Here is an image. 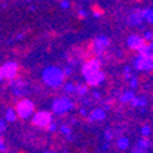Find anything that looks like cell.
<instances>
[{
	"label": "cell",
	"instance_id": "74e56055",
	"mask_svg": "<svg viewBox=\"0 0 153 153\" xmlns=\"http://www.w3.org/2000/svg\"><path fill=\"white\" fill-rule=\"evenodd\" d=\"M66 139H68V141H72V139H73V135H71V137H66Z\"/></svg>",
	"mask_w": 153,
	"mask_h": 153
},
{
	"label": "cell",
	"instance_id": "f546056e",
	"mask_svg": "<svg viewBox=\"0 0 153 153\" xmlns=\"http://www.w3.org/2000/svg\"><path fill=\"white\" fill-rule=\"evenodd\" d=\"M55 130H57V124H55V123H51V124L47 127V131H50V132H54Z\"/></svg>",
	"mask_w": 153,
	"mask_h": 153
},
{
	"label": "cell",
	"instance_id": "4316f807",
	"mask_svg": "<svg viewBox=\"0 0 153 153\" xmlns=\"http://www.w3.org/2000/svg\"><path fill=\"white\" fill-rule=\"evenodd\" d=\"M6 119H1V120H0V131H1V134H3L4 131H6Z\"/></svg>",
	"mask_w": 153,
	"mask_h": 153
},
{
	"label": "cell",
	"instance_id": "e0dca14e",
	"mask_svg": "<svg viewBox=\"0 0 153 153\" xmlns=\"http://www.w3.org/2000/svg\"><path fill=\"white\" fill-rule=\"evenodd\" d=\"M116 146H117V149H120V150H126V149H128V146H130V141H128L126 137H120V138L116 141Z\"/></svg>",
	"mask_w": 153,
	"mask_h": 153
},
{
	"label": "cell",
	"instance_id": "5bb4252c",
	"mask_svg": "<svg viewBox=\"0 0 153 153\" xmlns=\"http://www.w3.org/2000/svg\"><path fill=\"white\" fill-rule=\"evenodd\" d=\"M145 59H146V57H143V55H137L135 59H134V68L137 71H143V68H145Z\"/></svg>",
	"mask_w": 153,
	"mask_h": 153
},
{
	"label": "cell",
	"instance_id": "277c9868",
	"mask_svg": "<svg viewBox=\"0 0 153 153\" xmlns=\"http://www.w3.org/2000/svg\"><path fill=\"white\" fill-rule=\"evenodd\" d=\"M18 69H19V65L14 61H7L1 65L0 68V77L1 80L7 79L8 82L13 80V79H17V75H18Z\"/></svg>",
	"mask_w": 153,
	"mask_h": 153
},
{
	"label": "cell",
	"instance_id": "f1b7e54d",
	"mask_svg": "<svg viewBox=\"0 0 153 153\" xmlns=\"http://www.w3.org/2000/svg\"><path fill=\"white\" fill-rule=\"evenodd\" d=\"M13 94L17 97H21L22 94H24V90L22 88H13Z\"/></svg>",
	"mask_w": 153,
	"mask_h": 153
},
{
	"label": "cell",
	"instance_id": "5b68a950",
	"mask_svg": "<svg viewBox=\"0 0 153 153\" xmlns=\"http://www.w3.org/2000/svg\"><path fill=\"white\" fill-rule=\"evenodd\" d=\"M100 71H101V59H98V58L87 61L82 66V73L84 76V79H88L90 76H93L94 73H97Z\"/></svg>",
	"mask_w": 153,
	"mask_h": 153
},
{
	"label": "cell",
	"instance_id": "8992f818",
	"mask_svg": "<svg viewBox=\"0 0 153 153\" xmlns=\"http://www.w3.org/2000/svg\"><path fill=\"white\" fill-rule=\"evenodd\" d=\"M51 120H53V116H51L50 112L47 111H42V112H37L35 113V116L32 117V123L37 127H43V128H47L48 126L51 124Z\"/></svg>",
	"mask_w": 153,
	"mask_h": 153
},
{
	"label": "cell",
	"instance_id": "4fadbf2b",
	"mask_svg": "<svg viewBox=\"0 0 153 153\" xmlns=\"http://www.w3.org/2000/svg\"><path fill=\"white\" fill-rule=\"evenodd\" d=\"M135 98V94L132 93V91H124V93L121 94L120 97H119V100H120V102L121 103H127V102H131L132 100Z\"/></svg>",
	"mask_w": 153,
	"mask_h": 153
},
{
	"label": "cell",
	"instance_id": "8d00e7d4",
	"mask_svg": "<svg viewBox=\"0 0 153 153\" xmlns=\"http://www.w3.org/2000/svg\"><path fill=\"white\" fill-rule=\"evenodd\" d=\"M132 153H145V152H142V150H139V149H135Z\"/></svg>",
	"mask_w": 153,
	"mask_h": 153
},
{
	"label": "cell",
	"instance_id": "7402d4cb",
	"mask_svg": "<svg viewBox=\"0 0 153 153\" xmlns=\"http://www.w3.org/2000/svg\"><path fill=\"white\" fill-rule=\"evenodd\" d=\"M150 132H152V128L149 126H142L141 127V135H142V138H148L150 135Z\"/></svg>",
	"mask_w": 153,
	"mask_h": 153
},
{
	"label": "cell",
	"instance_id": "f35d334b",
	"mask_svg": "<svg viewBox=\"0 0 153 153\" xmlns=\"http://www.w3.org/2000/svg\"><path fill=\"white\" fill-rule=\"evenodd\" d=\"M44 153H53V152H50V150H47V152H44Z\"/></svg>",
	"mask_w": 153,
	"mask_h": 153
},
{
	"label": "cell",
	"instance_id": "cb8c5ba5",
	"mask_svg": "<svg viewBox=\"0 0 153 153\" xmlns=\"http://www.w3.org/2000/svg\"><path fill=\"white\" fill-rule=\"evenodd\" d=\"M145 40H148V42H150L152 43V40H153V33L150 32V30H143V36H142Z\"/></svg>",
	"mask_w": 153,
	"mask_h": 153
},
{
	"label": "cell",
	"instance_id": "4dcf8cb0",
	"mask_svg": "<svg viewBox=\"0 0 153 153\" xmlns=\"http://www.w3.org/2000/svg\"><path fill=\"white\" fill-rule=\"evenodd\" d=\"M64 73H65V76H71L72 75V66H66V68L64 69Z\"/></svg>",
	"mask_w": 153,
	"mask_h": 153
},
{
	"label": "cell",
	"instance_id": "2e32d148",
	"mask_svg": "<svg viewBox=\"0 0 153 153\" xmlns=\"http://www.w3.org/2000/svg\"><path fill=\"white\" fill-rule=\"evenodd\" d=\"M17 117H18V114L14 108H7V111H6V120L8 123H13V121L17 120Z\"/></svg>",
	"mask_w": 153,
	"mask_h": 153
},
{
	"label": "cell",
	"instance_id": "7a4b0ae2",
	"mask_svg": "<svg viewBox=\"0 0 153 153\" xmlns=\"http://www.w3.org/2000/svg\"><path fill=\"white\" fill-rule=\"evenodd\" d=\"M51 108H53V113L55 114H64L66 112L72 111L75 105L69 100L68 97H61V98H55L53 100V103H51Z\"/></svg>",
	"mask_w": 153,
	"mask_h": 153
},
{
	"label": "cell",
	"instance_id": "603a6c76",
	"mask_svg": "<svg viewBox=\"0 0 153 153\" xmlns=\"http://www.w3.org/2000/svg\"><path fill=\"white\" fill-rule=\"evenodd\" d=\"M59 130H61V132H62L65 137H71V135H72V130H71V127H69V126L62 124Z\"/></svg>",
	"mask_w": 153,
	"mask_h": 153
},
{
	"label": "cell",
	"instance_id": "52a82bcc",
	"mask_svg": "<svg viewBox=\"0 0 153 153\" xmlns=\"http://www.w3.org/2000/svg\"><path fill=\"white\" fill-rule=\"evenodd\" d=\"M108 46H109V37H106V36H98V37H95V40H94L93 51L97 55H102Z\"/></svg>",
	"mask_w": 153,
	"mask_h": 153
},
{
	"label": "cell",
	"instance_id": "d6986e66",
	"mask_svg": "<svg viewBox=\"0 0 153 153\" xmlns=\"http://www.w3.org/2000/svg\"><path fill=\"white\" fill-rule=\"evenodd\" d=\"M153 71V54L146 57L145 59V68H143V72H152Z\"/></svg>",
	"mask_w": 153,
	"mask_h": 153
},
{
	"label": "cell",
	"instance_id": "83f0119b",
	"mask_svg": "<svg viewBox=\"0 0 153 153\" xmlns=\"http://www.w3.org/2000/svg\"><path fill=\"white\" fill-rule=\"evenodd\" d=\"M59 6L62 8H65V10H66V8L71 7V1H68V0H64V1H61V3H59Z\"/></svg>",
	"mask_w": 153,
	"mask_h": 153
},
{
	"label": "cell",
	"instance_id": "484cf974",
	"mask_svg": "<svg viewBox=\"0 0 153 153\" xmlns=\"http://www.w3.org/2000/svg\"><path fill=\"white\" fill-rule=\"evenodd\" d=\"M112 138H113V134H112L111 130H108V131L105 132V141H106V142H109Z\"/></svg>",
	"mask_w": 153,
	"mask_h": 153
},
{
	"label": "cell",
	"instance_id": "1f68e13d",
	"mask_svg": "<svg viewBox=\"0 0 153 153\" xmlns=\"http://www.w3.org/2000/svg\"><path fill=\"white\" fill-rule=\"evenodd\" d=\"M79 17H80V18H85V17H87V11L83 10V8H82V10H79Z\"/></svg>",
	"mask_w": 153,
	"mask_h": 153
},
{
	"label": "cell",
	"instance_id": "7c38bea8",
	"mask_svg": "<svg viewBox=\"0 0 153 153\" xmlns=\"http://www.w3.org/2000/svg\"><path fill=\"white\" fill-rule=\"evenodd\" d=\"M150 146H152V142H150L148 138H141L137 143V149L142 150V152H146V150L149 149Z\"/></svg>",
	"mask_w": 153,
	"mask_h": 153
},
{
	"label": "cell",
	"instance_id": "30bf717a",
	"mask_svg": "<svg viewBox=\"0 0 153 153\" xmlns=\"http://www.w3.org/2000/svg\"><path fill=\"white\" fill-rule=\"evenodd\" d=\"M128 25L131 26H141L143 22V18H142V14H141V11H132L131 14L128 15Z\"/></svg>",
	"mask_w": 153,
	"mask_h": 153
},
{
	"label": "cell",
	"instance_id": "836d02e7",
	"mask_svg": "<svg viewBox=\"0 0 153 153\" xmlns=\"http://www.w3.org/2000/svg\"><path fill=\"white\" fill-rule=\"evenodd\" d=\"M80 114H82V116H87V109L82 108V109H80Z\"/></svg>",
	"mask_w": 153,
	"mask_h": 153
},
{
	"label": "cell",
	"instance_id": "ac0fdd59",
	"mask_svg": "<svg viewBox=\"0 0 153 153\" xmlns=\"http://www.w3.org/2000/svg\"><path fill=\"white\" fill-rule=\"evenodd\" d=\"M142 18L148 22H153V8H143V10H139Z\"/></svg>",
	"mask_w": 153,
	"mask_h": 153
},
{
	"label": "cell",
	"instance_id": "9c48e42d",
	"mask_svg": "<svg viewBox=\"0 0 153 153\" xmlns=\"http://www.w3.org/2000/svg\"><path fill=\"white\" fill-rule=\"evenodd\" d=\"M103 80H105V73L102 71H100V72H97V73H94L93 76H90L88 79H85V83L88 85H91V87H97L101 83H103Z\"/></svg>",
	"mask_w": 153,
	"mask_h": 153
},
{
	"label": "cell",
	"instance_id": "d590c367",
	"mask_svg": "<svg viewBox=\"0 0 153 153\" xmlns=\"http://www.w3.org/2000/svg\"><path fill=\"white\" fill-rule=\"evenodd\" d=\"M94 17H101V11H94Z\"/></svg>",
	"mask_w": 153,
	"mask_h": 153
},
{
	"label": "cell",
	"instance_id": "ffe728a7",
	"mask_svg": "<svg viewBox=\"0 0 153 153\" xmlns=\"http://www.w3.org/2000/svg\"><path fill=\"white\" fill-rule=\"evenodd\" d=\"M87 93H88V87H87L85 84H79V85H76V94H77V95L84 97Z\"/></svg>",
	"mask_w": 153,
	"mask_h": 153
},
{
	"label": "cell",
	"instance_id": "6da1fadb",
	"mask_svg": "<svg viewBox=\"0 0 153 153\" xmlns=\"http://www.w3.org/2000/svg\"><path fill=\"white\" fill-rule=\"evenodd\" d=\"M42 79L50 87H59L64 84L65 73L64 71L58 66H47L42 72Z\"/></svg>",
	"mask_w": 153,
	"mask_h": 153
},
{
	"label": "cell",
	"instance_id": "8fae6325",
	"mask_svg": "<svg viewBox=\"0 0 153 153\" xmlns=\"http://www.w3.org/2000/svg\"><path fill=\"white\" fill-rule=\"evenodd\" d=\"M106 117V111L103 108H95L91 111V113L88 114V121H101Z\"/></svg>",
	"mask_w": 153,
	"mask_h": 153
},
{
	"label": "cell",
	"instance_id": "ba28073f",
	"mask_svg": "<svg viewBox=\"0 0 153 153\" xmlns=\"http://www.w3.org/2000/svg\"><path fill=\"white\" fill-rule=\"evenodd\" d=\"M145 44V39L139 35H130L127 37V46L131 48V50H137L138 51L141 47Z\"/></svg>",
	"mask_w": 153,
	"mask_h": 153
},
{
	"label": "cell",
	"instance_id": "e575fe53",
	"mask_svg": "<svg viewBox=\"0 0 153 153\" xmlns=\"http://www.w3.org/2000/svg\"><path fill=\"white\" fill-rule=\"evenodd\" d=\"M93 97H94V98H95V100H98V98H100V97H101V94L98 93V91H94V93H93Z\"/></svg>",
	"mask_w": 153,
	"mask_h": 153
},
{
	"label": "cell",
	"instance_id": "d4e9b609",
	"mask_svg": "<svg viewBox=\"0 0 153 153\" xmlns=\"http://www.w3.org/2000/svg\"><path fill=\"white\" fill-rule=\"evenodd\" d=\"M130 85H131L132 88L138 87V79H137L135 76H132V77H131V80H130Z\"/></svg>",
	"mask_w": 153,
	"mask_h": 153
},
{
	"label": "cell",
	"instance_id": "44dd1931",
	"mask_svg": "<svg viewBox=\"0 0 153 153\" xmlns=\"http://www.w3.org/2000/svg\"><path fill=\"white\" fill-rule=\"evenodd\" d=\"M64 91L68 94H72V93H76V85L73 83H65L64 84Z\"/></svg>",
	"mask_w": 153,
	"mask_h": 153
},
{
	"label": "cell",
	"instance_id": "3957f363",
	"mask_svg": "<svg viewBox=\"0 0 153 153\" xmlns=\"http://www.w3.org/2000/svg\"><path fill=\"white\" fill-rule=\"evenodd\" d=\"M15 111H17V114L19 119H29L30 116H35V105L30 100H21L17 103L15 106Z\"/></svg>",
	"mask_w": 153,
	"mask_h": 153
},
{
	"label": "cell",
	"instance_id": "d6a6232c",
	"mask_svg": "<svg viewBox=\"0 0 153 153\" xmlns=\"http://www.w3.org/2000/svg\"><path fill=\"white\" fill-rule=\"evenodd\" d=\"M0 150H1V152H6V145H4L3 141L0 142Z\"/></svg>",
	"mask_w": 153,
	"mask_h": 153
},
{
	"label": "cell",
	"instance_id": "9a60e30c",
	"mask_svg": "<svg viewBox=\"0 0 153 153\" xmlns=\"http://www.w3.org/2000/svg\"><path fill=\"white\" fill-rule=\"evenodd\" d=\"M148 103V101H146L145 97H135L134 100L131 101V105L132 106H135V108H145V105Z\"/></svg>",
	"mask_w": 153,
	"mask_h": 153
}]
</instances>
